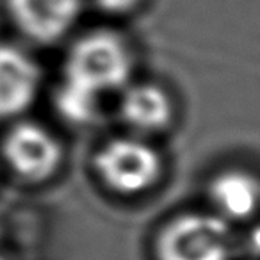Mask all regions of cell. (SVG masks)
Segmentation results:
<instances>
[{"mask_svg": "<svg viewBox=\"0 0 260 260\" xmlns=\"http://www.w3.org/2000/svg\"><path fill=\"white\" fill-rule=\"evenodd\" d=\"M132 66V52L119 34L93 30L70 47L61 82L100 100L104 94L128 86Z\"/></svg>", "mask_w": 260, "mask_h": 260, "instance_id": "obj_1", "label": "cell"}, {"mask_svg": "<svg viewBox=\"0 0 260 260\" xmlns=\"http://www.w3.org/2000/svg\"><path fill=\"white\" fill-rule=\"evenodd\" d=\"M153 258L234 260V228L212 210H189L177 214L155 234Z\"/></svg>", "mask_w": 260, "mask_h": 260, "instance_id": "obj_2", "label": "cell"}, {"mask_svg": "<svg viewBox=\"0 0 260 260\" xmlns=\"http://www.w3.org/2000/svg\"><path fill=\"white\" fill-rule=\"evenodd\" d=\"M93 170L104 187L118 196H139L160 182L164 159L143 138L118 136L105 141L93 155Z\"/></svg>", "mask_w": 260, "mask_h": 260, "instance_id": "obj_3", "label": "cell"}, {"mask_svg": "<svg viewBox=\"0 0 260 260\" xmlns=\"http://www.w3.org/2000/svg\"><path fill=\"white\" fill-rule=\"evenodd\" d=\"M2 159L23 182L43 184L61 170L64 150L52 130L38 121L22 119L4 134Z\"/></svg>", "mask_w": 260, "mask_h": 260, "instance_id": "obj_4", "label": "cell"}, {"mask_svg": "<svg viewBox=\"0 0 260 260\" xmlns=\"http://www.w3.org/2000/svg\"><path fill=\"white\" fill-rule=\"evenodd\" d=\"M84 0H6L13 25L27 40L52 45L75 27Z\"/></svg>", "mask_w": 260, "mask_h": 260, "instance_id": "obj_5", "label": "cell"}, {"mask_svg": "<svg viewBox=\"0 0 260 260\" xmlns=\"http://www.w3.org/2000/svg\"><path fill=\"white\" fill-rule=\"evenodd\" d=\"M43 73L38 61L13 43H0V119H16L34 105Z\"/></svg>", "mask_w": 260, "mask_h": 260, "instance_id": "obj_6", "label": "cell"}, {"mask_svg": "<svg viewBox=\"0 0 260 260\" xmlns=\"http://www.w3.org/2000/svg\"><path fill=\"white\" fill-rule=\"evenodd\" d=\"M210 210L226 223H249L260 216V175L246 168H224L207 184Z\"/></svg>", "mask_w": 260, "mask_h": 260, "instance_id": "obj_7", "label": "cell"}, {"mask_svg": "<svg viewBox=\"0 0 260 260\" xmlns=\"http://www.w3.org/2000/svg\"><path fill=\"white\" fill-rule=\"evenodd\" d=\"M119 116L139 134H159L170 128L175 119L173 98L159 84H132L119 98Z\"/></svg>", "mask_w": 260, "mask_h": 260, "instance_id": "obj_8", "label": "cell"}, {"mask_svg": "<svg viewBox=\"0 0 260 260\" xmlns=\"http://www.w3.org/2000/svg\"><path fill=\"white\" fill-rule=\"evenodd\" d=\"M54 102L59 114L72 125H87L96 118L98 109H100L98 98L73 89L62 82L55 91Z\"/></svg>", "mask_w": 260, "mask_h": 260, "instance_id": "obj_9", "label": "cell"}, {"mask_svg": "<svg viewBox=\"0 0 260 260\" xmlns=\"http://www.w3.org/2000/svg\"><path fill=\"white\" fill-rule=\"evenodd\" d=\"M141 0H94V4L105 13L111 15H121V13H128L134 8H138Z\"/></svg>", "mask_w": 260, "mask_h": 260, "instance_id": "obj_10", "label": "cell"}, {"mask_svg": "<svg viewBox=\"0 0 260 260\" xmlns=\"http://www.w3.org/2000/svg\"><path fill=\"white\" fill-rule=\"evenodd\" d=\"M249 253L255 260H260V230H256L249 241Z\"/></svg>", "mask_w": 260, "mask_h": 260, "instance_id": "obj_11", "label": "cell"}, {"mask_svg": "<svg viewBox=\"0 0 260 260\" xmlns=\"http://www.w3.org/2000/svg\"><path fill=\"white\" fill-rule=\"evenodd\" d=\"M0 260H11L8 255H4V253H0Z\"/></svg>", "mask_w": 260, "mask_h": 260, "instance_id": "obj_12", "label": "cell"}]
</instances>
